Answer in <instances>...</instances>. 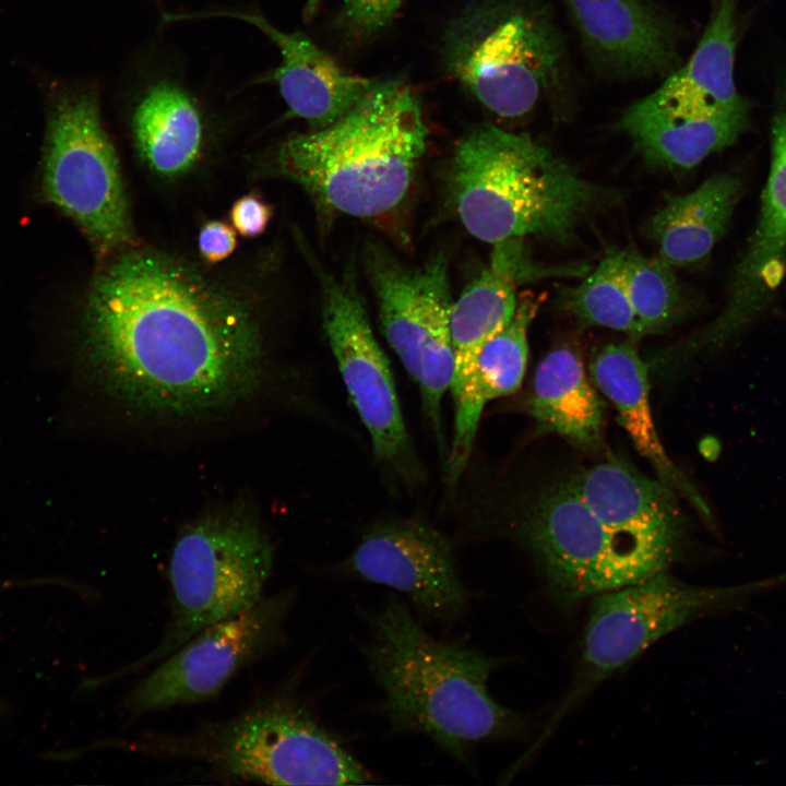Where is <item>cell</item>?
<instances>
[{
    "label": "cell",
    "mask_w": 786,
    "mask_h": 786,
    "mask_svg": "<svg viewBox=\"0 0 786 786\" xmlns=\"http://www.w3.org/2000/svg\"><path fill=\"white\" fill-rule=\"evenodd\" d=\"M79 340L86 377L148 414L222 410L265 379L262 334L248 307L191 266L150 250L128 251L97 274Z\"/></svg>",
    "instance_id": "6da1fadb"
},
{
    "label": "cell",
    "mask_w": 786,
    "mask_h": 786,
    "mask_svg": "<svg viewBox=\"0 0 786 786\" xmlns=\"http://www.w3.org/2000/svg\"><path fill=\"white\" fill-rule=\"evenodd\" d=\"M368 624L364 656L382 692L378 710L392 733L425 735L465 762L472 746L526 729V718L489 692L499 657L462 640L434 639L394 594L368 616Z\"/></svg>",
    "instance_id": "7a4b0ae2"
},
{
    "label": "cell",
    "mask_w": 786,
    "mask_h": 786,
    "mask_svg": "<svg viewBox=\"0 0 786 786\" xmlns=\"http://www.w3.org/2000/svg\"><path fill=\"white\" fill-rule=\"evenodd\" d=\"M427 136L410 88L398 80H376L333 123L282 142L276 166L322 214L371 218L392 212L406 198Z\"/></svg>",
    "instance_id": "3957f363"
},
{
    "label": "cell",
    "mask_w": 786,
    "mask_h": 786,
    "mask_svg": "<svg viewBox=\"0 0 786 786\" xmlns=\"http://www.w3.org/2000/svg\"><path fill=\"white\" fill-rule=\"evenodd\" d=\"M449 193L475 238L498 243L535 236L568 243L611 195L526 133L481 124L455 145Z\"/></svg>",
    "instance_id": "277c9868"
},
{
    "label": "cell",
    "mask_w": 786,
    "mask_h": 786,
    "mask_svg": "<svg viewBox=\"0 0 786 786\" xmlns=\"http://www.w3.org/2000/svg\"><path fill=\"white\" fill-rule=\"evenodd\" d=\"M106 746L203 763L217 777L272 785H356L373 775L297 701L276 699L182 734H144Z\"/></svg>",
    "instance_id": "5b68a950"
},
{
    "label": "cell",
    "mask_w": 786,
    "mask_h": 786,
    "mask_svg": "<svg viewBox=\"0 0 786 786\" xmlns=\"http://www.w3.org/2000/svg\"><path fill=\"white\" fill-rule=\"evenodd\" d=\"M442 60L487 110L519 118L559 87L565 45L541 0H474L445 28Z\"/></svg>",
    "instance_id": "8992f818"
},
{
    "label": "cell",
    "mask_w": 786,
    "mask_h": 786,
    "mask_svg": "<svg viewBox=\"0 0 786 786\" xmlns=\"http://www.w3.org/2000/svg\"><path fill=\"white\" fill-rule=\"evenodd\" d=\"M274 558L271 539L252 516L230 510L187 525L169 562L170 617L159 643L99 684L160 662L206 627L233 618L262 598Z\"/></svg>",
    "instance_id": "52a82bcc"
},
{
    "label": "cell",
    "mask_w": 786,
    "mask_h": 786,
    "mask_svg": "<svg viewBox=\"0 0 786 786\" xmlns=\"http://www.w3.org/2000/svg\"><path fill=\"white\" fill-rule=\"evenodd\" d=\"M784 585L786 571L729 586L691 585L660 572L595 595L575 678L536 742L543 745L583 696L663 636L701 618L742 610Z\"/></svg>",
    "instance_id": "ba28073f"
},
{
    "label": "cell",
    "mask_w": 786,
    "mask_h": 786,
    "mask_svg": "<svg viewBox=\"0 0 786 786\" xmlns=\"http://www.w3.org/2000/svg\"><path fill=\"white\" fill-rule=\"evenodd\" d=\"M45 96L43 193L76 223L98 253L115 251L130 241L131 225L98 87L55 81Z\"/></svg>",
    "instance_id": "9c48e42d"
},
{
    "label": "cell",
    "mask_w": 786,
    "mask_h": 786,
    "mask_svg": "<svg viewBox=\"0 0 786 786\" xmlns=\"http://www.w3.org/2000/svg\"><path fill=\"white\" fill-rule=\"evenodd\" d=\"M362 261L381 331L418 386L425 419L445 462L442 401L455 368L448 258L440 252L421 265H410L371 239L364 247Z\"/></svg>",
    "instance_id": "30bf717a"
},
{
    "label": "cell",
    "mask_w": 786,
    "mask_h": 786,
    "mask_svg": "<svg viewBox=\"0 0 786 786\" xmlns=\"http://www.w3.org/2000/svg\"><path fill=\"white\" fill-rule=\"evenodd\" d=\"M323 327L337 369L367 429L376 463L395 488L417 489L426 472L414 449L389 360L378 343L349 266L336 276L314 263Z\"/></svg>",
    "instance_id": "8fae6325"
},
{
    "label": "cell",
    "mask_w": 786,
    "mask_h": 786,
    "mask_svg": "<svg viewBox=\"0 0 786 786\" xmlns=\"http://www.w3.org/2000/svg\"><path fill=\"white\" fill-rule=\"evenodd\" d=\"M293 599L290 591L262 597L206 627L131 689L126 710L142 715L213 699L240 669L278 644Z\"/></svg>",
    "instance_id": "7c38bea8"
},
{
    "label": "cell",
    "mask_w": 786,
    "mask_h": 786,
    "mask_svg": "<svg viewBox=\"0 0 786 786\" xmlns=\"http://www.w3.org/2000/svg\"><path fill=\"white\" fill-rule=\"evenodd\" d=\"M521 534L565 605L657 574L620 544L570 483L537 501Z\"/></svg>",
    "instance_id": "4fadbf2b"
},
{
    "label": "cell",
    "mask_w": 786,
    "mask_h": 786,
    "mask_svg": "<svg viewBox=\"0 0 786 786\" xmlns=\"http://www.w3.org/2000/svg\"><path fill=\"white\" fill-rule=\"evenodd\" d=\"M344 569L406 595L422 616L442 624L467 609L469 594L457 573L452 540L419 517H389L369 526Z\"/></svg>",
    "instance_id": "5bb4252c"
},
{
    "label": "cell",
    "mask_w": 786,
    "mask_h": 786,
    "mask_svg": "<svg viewBox=\"0 0 786 786\" xmlns=\"http://www.w3.org/2000/svg\"><path fill=\"white\" fill-rule=\"evenodd\" d=\"M772 158L760 214L723 311L681 346L693 357L736 337L766 308L786 269V98L772 120Z\"/></svg>",
    "instance_id": "9a60e30c"
},
{
    "label": "cell",
    "mask_w": 786,
    "mask_h": 786,
    "mask_svg": "<svg viewBox=\"0 0 786 786\" xmlns=\"http://www.w3.org/2000/svg\"><path fill=\"white\" fill-rule=\"evenodd\" d=\"M570 484L620 544L655 573L666 571L683 533L671 488L615 458L591 467Z\"/></svg>",
    "instance_id": "2e32d148"
},
{
    "label": "cell",
    "mask_w": 786,
    "mask_h": 786,
    "mask_svg": "<svg viewBox=\"0 0 786 786\" xmlns=\"http://www.w3.org/2000/svg\"><path fill=\"white\" fill-rule=\"evenodd\" d=\"M749 109V104L725 107L662 84L629 105L617 126L648 164L690 169L739 138Z\"/></svg>",
    "instance_id": "e0dca14e"
},
{
    "label": "cell",
    "mask_w": 786,
    "mask_h": 786,
    "mask_svg": "<svg viewBox=\"0 0 786 786\" xmlns=\"http://www.w3.org/2000/svg\"><path fill=\"white\" fill-rule=\"evenodd\" d=\"M228 17L245 22L264 34L278 49L281 62L255 83L275 85L290 116L306 120L312 130L324 128L354 107L374 80L352 74L301 32L278 29L253 11L214 10L168 14L169 21Z\"/></svg>",
    "instance_id": "ac0fdd59"
},
{
    "label": "cell",
    "mask_w": 786,
    "mask_h": 786,
    "mask_svg": "<svg viewBox=\"0 0 786 786\" xmlns=\"http://www.w3.org/2000/svg\"><path fill=\"white\" fill-rule=\"evenodd\" d=\"M592 61L623 76L680 67L678 31L653 0H563Z\"/></svg>",
    "instance_id": "d6986e66"
},
{
    "label": "cell",
    "mask_w": 786,
    "mask_h": 786,
    "mask_svg": "<svg viewBox=\"0 0 786 786\" xmlns=\"http://www.w3.org/2000/svg\"><path fill=\"white\" fill-rule=\"evenodd\" d=\"M123 93L135 146L156 172L175 176L198 159L204 115L180 72L156 62L138 68Z\"/></svg>",
    "instance_id": "ffe728a7"
},
{
    "label": "cell",
    "mask_w": 786,
    "mask_h": 786,
    "mask_svg": "<svg viewBox=\"0 0 786 786\" xmlns=\"http://www.w3.org/2000/svg\"><path fill=\"white\" fill-rule=\"evenodd\" d=\"M537 308L533 297L521 298L509 324L483 346L467 386L453 400V436L444 462L451 489L457 487L468 466L485 405L516 392L522 384L528 358L527 332Z\"/></svg>",
    "instance_id": "44dd1931"
},
{
    "label": "cell",
    "mask_w": 786,
    "mask_h": 786,
    "mask_svg": "<svg viewBox=\"0 0 786 786\" xmlns=\"http://www.w3.org/2000/svg\"><path fill=\"white\" fill-rule=\"evenodd\" d=\"M591 376L615 406L619 421L659 479L684 496L704 516V500L670 460L659 439L651 408L648 366L631 343L609 344L594 358Z\"/></svg>",
    "instance_id": "7402d4cb"
},
{
    "label": "cell",
    "mask_w": 786,
    "mask_h": 786,
    "mask_svg": "<svg viewBox=\"0 0 786 786\" xmlns=\"http://www.w3.org/2000/svg\"><path fill=\"white\" fill-rule=\"evenodd\" d=\"M741 188L737 175L723 172L688 193L668 196L647 224L659 258L679 267L704 260L725 235Z\"/></svg>",
    "instance_id": "603a6c76"
},
{
    "label": "cell",
    "mask_w": 786,
    "mask_h": 786,
    "mask_svg": "<svg viewBox=\"0 0 786 786\" xmlns=\"http://www.w3.org/2000/svg\"><path fill=\"white\" fill-rule=\"evenodd\" d=\"M528 410L543 428L577 446L591 449L600 440L605 403L568 346L555 348L538 364Z\"/></svg>",
    "instance_id": "cb8c5ba5"
},
{
    "label": "cell",
    "mask_w": 786,
    "mask_h": 786,
    "mask_svg": "<svg viewBox=\"0 0 786 786\" xmlns=\"http://www.w3.org/2000/svg\"><path fill=\"white\" fill-rule=\"evenodd\" d=\"M514 285L489 266L453 302L450 318L455 361L450 388L453 400L467 386L483 346L512 320L517 305Z\"/></svg>",
    "instance_id": "d4e9b609"
},
{
    "label": "cell",
    "mask_w": 786,
    "mask_h": 786,
    "mask_svg": "<svg viewBox=\"0 0 786 786\" xmlns=\"http://www.w3.org/2000/svg\"><path fill=\"white\" fill-rule=\"evenodd\" d=\"M737 1L720 0L689 61L665 78L725 107L748 104L734 78Z\"/></svg>",
    "instance_id": "484cf974"
},
{
    "label": "cell",
    "mask_w": 786,
    "mask_h": 786,
    "mask_svg": "<svg viewBox=\"0 0 786 786\" xmlns=\"http://www.w3.org/2000/svg\"><path fill=\"white\" fill-rule=\"evenodd\" d=\"M624 250H611L597 267L565 294V306L585 324L643 336L631 306L623 274Z\"/></svg>",
    "instance_id": "4316f807"
},
{
    "label": "cell",
    "mask_w": 786,
    "mask_h": 786,
    "mask_svg": "<svg viewBox=\"0 0 786 786\" xmlns=\"http://www.w3.org/2000/svg\"><path fill=\"white\" fill-rule=\"evenodd\" d=\"M671 267L659 257L624 250L626 286L643 336L665 331L684 311V296Z\"/></svg>",
    "instance_id": "83f0119b"
},
{
    "label": "cell",
    "mask_w": 786,
    "mask_h": 786,
    "mask_svg": "<svg viewBox=\"0 0 786 786\" xmlns=\"http://www.w3.org/2000/svg\"><path fill=\"white\" fill-rule=\"evenodd\" d=\"M405 0H343L340 25L345 35L366 40L390 25Z\"/></svg>",
    "instance_id": "f1b7e54d"
},
{
    "label": "cell",
    "mask_w": 786,
    "mask_h": 786,
    "mask_svg": "<svg viewBox=\"0 0 786 786\" xmlns=\"http://www.w3.org/2000/svg\"><path fill=\"white\" fill-rule=\"evenodd\" d=\"M271 215V206L259 195L250 193L234 203L230 221L241 236L257 237L265 230Z\"/></svg>",
    "instance_id": "f546056e"
},
{
    "label": "cell",
    "mask_w": 786,
    "mask_h": 786,
    "mask_svg": "<svg viewBox=\"0 0 786 786\" xmlns=\"http://www.w3.org/2000/svg\"><path fill=\"white\" fill-rule=\"evenodd\" d=\"M198 246L202 258L209 263H218L227 259L237 246L234 229L224 222L212 221L206 223L198 238Z\"/></svg>",
    "instance_id": "4dcf8cb0"
},
{
    "label": "cell",
    "mask_w": 786,
    "mask_h": 786,
    "mask_svg": "<svg viewBox=\"0 0 786 786\" xmlns=\"http://www.w3.org/2000/svg\"><path fill=\"white\" fill-rule=\"evenodd\" d=\"M322 0H306L303 7V20L309 22L315 15Z\"/></svg>",
    "instance_id": "1f68e13d"
}]
</instances>
